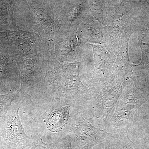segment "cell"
I'll return each instance as SVG.
<instances>
[{"label": "cell", "instance_id": "obj_1", "mask_svg": "<svg viewBox=\"0 0 149 149\" xmlns=\"http://www.w3.org/2000/svg\"><path fill=\"white\" fill-rule=\"evenodd\" d=\"M68 117L67 107L54 111L46 118V122L49 130L52 132H58L66 124Z\"/></svg>", "mask_w": 149, "mask_h": 149}, {"label": "cell", "instance_id": "obj_2", "mask_svg": "<svg viewBox=\"0 0 149 149\" xmlns=\"http://www.w3.org/2000/svg\"><path fill=\"white\" fill-rule=\"evenodd\" d=\"M14 97V94L12 93L0 95V117H4Z\"/></svg>", "mask_w": 149, "mask_h": 149}, {"label": "cell", "instance_id": "obj_3", "mask_svg": "<svg viewBox=\"0 0 149 149\" xmlns=\"http://www.w3.org/2000/svg\"><path fill=\"white\" fill-rule=\"evenodd\" d=\"M142 2L144 3L149 4V0H142Z\"/></svg>", "mask_w": 149, "mask_h": 149}]
</instances>
